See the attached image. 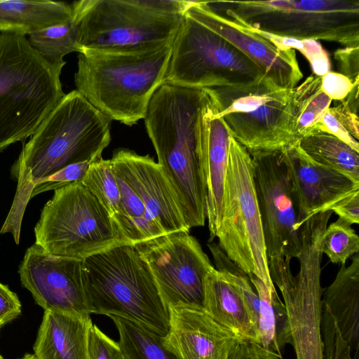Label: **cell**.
I'll list each match as a JSON object with an SVG mask.
<instances>
[{
    "label": "cell",
    "mask_w": 359,
    "mask_h": 359,
    "mask_svg": "<svg viewBox=\"0 0 359 359\" xmlns=\"http://www.w3.org/2000/svg\"><path fill=\"white\" fill-rule=\"evenodd\" d=\"M111 123L76 90L65 95L11 168L17 189L1 234L11 233L19 243L23 215L36 184L67 165L102 157L111 141Z\"/></svg>",
    "instance_id": "1"
},
{
    "label": "cell",
    "mask_w": 359,
    "mask_h": 359,
    "mask_svg": "<svg viewBox=\"0 0 359 359\" xmlns=\"http://www.w3.org/2000/svg\"><path fill=\"white\" fill-rule=\"evenodd\" d=\"M212 100L208 88L164 83L151 98L144 118L157 163L181 201L189 229L203 226L206 219L201 149Z\"/></svg>",
    "instance_id": "2"
},
{
    "label": "cell",
    "mask_w": 359,
    "mask_h": 359,
    "mask_svg": "<svg viewBox=\"0 0 359 359\" xmlns=\"http://www.w3.org/2000/svg\"><path fill=\"white\" fill-rule=\"evenodd\" d=\"M174 41L142 50L79 53L76 90L111 121L136 124L164 83Z\"/></svg>",
    "instance_id": "3"
},
{
    "label": "cell",
    "mask_w": 359,
    "mask_h": 359,
    "mask_svg": "<svg viewBox=\"0 0 359 359\" xmlns=\"http://www.w3.org/2000/svg\"><path fill=\"white\" fill-rule=\"evenodd\" d=\"M190 1L81 0L73 3L78 53L136 51L173 41Z\"/></svg>",
    "instance_id": "4"
},
{
    "label": "cell",
    "mask_w": 359,
    "mask_h": 359,
    "mask_svg": "<svg viewBox=\"0 0 359 359\" xmlns=\"http://www.w3.org/2000/svg\"><path fill=\"white\" fill-rule=\"evenodd\" d=\"M64 65L45 59L25 36L0 34V152L32 136L65 96Z\"/></svg>",
    "instance_id": "5"
},
{
    "label": "cell",
    "mask_w": 359,
    "mask_h": 359,
    "mask_svg": "<svg viewBox=\"0 0 359 359\" xmlns=\"http://www.w3.org/2000/svg\"><path fill=\"white\" fill-rule=\"evenodd\" d=\"M82 272L90 314L123 318L165 336L168 309L134 246L121 245L91 255L83 260Z\"/></svg>",
    "instance_id": "6"
},
{
    "label": "cell",
    "mask_w": 359,
    "mask_h": 359,
    "mask_svg": "<svg viewBox=\"0 0 359 359\" xmlns=\"http://www.w3.org/2000/svg\"><path fill=\"white\" fill-rule=\"evenodd\" d=\"M203 2L217 15L249 29L359 47V0Z\"/></svg>",
    "instance_id": "7"
},
{
    "label": "cell",
    "mask_w": 359,
    "mask_h": 359,
    "mask_svg": "<svg viewBox=\"0 0 359 359\" xmlns=\"http://www.w3.org/2000/svg\"><path fill=\"white\" fill-rule=\"evenodd\" d=\"M327 210L307 219L299 229V269L294 276L290 260L268 258L271 278L280 290L286 307L297 359H323L321 337L322 240L332 214Z\"/></svg>",
    "instance_id": "8"
},
{
    "label": "cell",
    "mask_w": 359,
    "mask_h": 359,
    "mask_svg": "<svg viewBox=\"0 0 359 359\" xmlns=\"http://www.w3.org/2000/svg\"><path fill=\"white\" fill-rule=\"evenodd\" d=\"M34 235L35 244L46 253L81 260L124 245L112 218L81 181L54 191Z\"/></svg>",
    "instance_id": "9"
},
{
    "label": "cell",
    "mask_w": 359,
    "mask_h": 359,
    "mask_svg": "<svg viewBox=\"0 0 359 359\" xmlns=\"http://www.w3.org/2000/svg\"><path fill=\"white\" fill-rule=\"evenodd\" d=\"M217 244L248 275L269 288L271 278L262 220L256 196L252 157L231 137Z\"/></svg>",
    "instance_id": "10"
},
{
    "label": "cell",
    "mask_w": 359,
    "mask_h": 359,
    "mask_svg": "<svg viewBox=\"0 0 359 359\" xmlns=\"http://www.w3.org/2000/svg\"><path fill=\"white\" fill-rule=\"evenodd\" d=\"M209 89L218 104L217 115L231 137L248 151L291 145L293 88H280L263 77L248 84Z\"/></svg>",
    "instance_id": "11"
},
{
    "label": "cell",
    "mask_w": 359,
    "mask_h": 359,
    "mask_svg": "<svg viewBox=\"0 0 359 359\" xmlns=\"http://www.w3.org/2000/svg\"><path fill=\"white\" fill-rule=\"evenodd\" d=\"M263 77L257 65L237 48L184 15L173 43L164 83L209 88L248 84Z\"/></svg>",
    "instance_id": "12"
},
{
    "label": "cell",
    "mask_w": 359,
    "mask_h": 359,
    "mask_svg": "<svg viewBox=\"0 0 359 359\" xmlns=\"http://www.w3.org/2000/svg\"><path fill=\"white\" fill-rule=\"evenodd\" d=\"M134 247L167 307H203L205 278L215 266L189 232L165 234Z\"/></svg>",
    "instance_id": "13"
},
{
    "label": "cell",
    "mask_w": 359,
    "mask_h": 359,
    "mask_svg": "<svg viewBox=\"0 0 359 359\" xmlns=\"http://www.w3.org/2000/svg\"><path fill=\"white\" fill-rule=\"evenodd\" d=\"M280 150L249 153L267 257L291 260L301 252L300 229L297 228V205Z\"/></svg>",
    "instance_id": "14"
},
{
    "label": "cell",
    "mask_w": 359,
    "mask_h": 359,
    "mask_svg": "<svg viewBox=\"0 0 359 359\" xmlns=\"http://www.w3.org/2000/svg\"><path fill=\"white\" fill-rule=\"evenodd\" d=\"M82 266L83 260L49 255L34 243L27 250L18 272L22 285L44 311L90 314Z\"/></svg>",
    "instance_id": "15"
},
{
    "label": "cell",
    "mask_w": 359,
    "mask_h": 359,
    "mask_svg": "<svg viewBox=\"0 0 359 359\" xmlns=\"http://www.w3.org/2000/svg\"><path fill=\"white\" fill-rule=\"evenodd\" d=\"M185 15L222 36L254 62L276 86L292 89L303 77L294 50H281L255 31L191 1Z\"/></svg>",
    "instance_id": "16"
},
{
    "label": "cell",
    "mask_w": 359,
    "mask_h": 359,
    "mask_svg": "<svg viewBox=\"0 0 359 359\" xmlns=\"http://www.w3.org/2000/svg\"><path fill=\"white\" fill-rule=\"evenodd\" d=\"M114 171L135 191L165 234L189 232L181 201L162 167L149 156L118 149L110 159Z\"/></svg>",
    "instance_id": "17"
},
{
    "label": "cell",
    "mask_w": 359,
    "mask_h": 359,
    "mask_svg": "<svg viewBox=\"0 0 359 359\" xmlns=\"http://www.w3.org/2000/svg\"><path fill=\"white\" fill-rule=\"evenodd\" d=\"M280 153L292 184L298 229L313 215L331 210L337 202L359 190V183L315 162L297 143Z\"/></svg>",
    "instance_id": "18"
},
{
    "label": "cell",
    "mask_w": 359,
    "mask_h": 359,
    "mask_svg": "<svg viewBox=\"0 0 359 359\" xmlns=\"http://www.w3.org/2000/svg\"><path fill=\"white\" fill-rule=\"evenodd\" d=\"M166 348L180 359H227L241 339L216 322L202 306L168 307Z\"/></svg>",
    "instance_id": "19"
},
{
    "label": "cell",
    "mask_w": 359,
    "mask_h": 359,
    "mask_svg": "<svg viewBox=\"0 0 359 359\" xmlns=\"http://www.w3.org/2000/svg\"><path fill=\"white\" fill-rule=\"evenodd\" d=\"M218 109V104L213 94V100L205 114V132L201 149V165L206 188L205 215L210 232L209 241L216 238L221 223L231 139L225 124L217 115Z\"/></svg>",
    "instance_id": "20"
},
{
    "label": "cell",
    "mask_w": 359,
    "mask_h": 359,
    "mask_svg": "<svg viewBox=\"0 0 359 359\" xmlns=\"http://www.w3.org/2000/svg\"><path fill=\"white\" fill-rule=\"evenodd\" d=\"M90 314L44 311L34 354L39 359H88Z\"/></svg>",
    "instance_id": "21"
},
{
    "label": "cell",
    "mask_w": 359,
    "mask_h": 359,
    "mask_svg": "<svg viewBox=\"0 0 359 359\" xmlns=\"http://www.w3.org/2000/svg\"><path fill=\"white\" fill-rule=\"evenodd\" d=\"M203 307L241 340L260 343L257 325L242 297L215 268L205 278Z\"/></svg>",
    "instance_id": "22"
},
{
    "label": "cell",
    "mask_w": 359,
    "mask_h": 359,
    "mask_svg": "<svg viewBox=\"0 0 359 359\" xmlns=\"http://www.w3.org/2000/svg\"><path fill=\"white\" fill-rule=\"evenodd\" d=\"M323 304L333 316L344 339L358 359L359 348V255L342 264L331 285L324 289Z\"/></svg>",
    "instance_id": "23"
},
{
    "label": "cell",
    "mask_w": 359,
    "mask_h": 359,
    "mask_svg": "<svg viewBox=\"0 0 359 359\" xmlns=\"http://www.w3.org/2000/svg\"><path fill=\"white\" fill-rule=\"evenodd\" d=\"M72 17V6L62 1L0 0L1 33L30 35Z\"/></svg>",
    "instance_id": "24"
},
{
    "label": "cell",
    "mask_w": 359,
    "mask_h": 359,
    "mask_svg": "<svg viewBox=\"0 0 359 359\" xmlns=\"http://www.w3.org/2000/svg\"><path fill=\"white\" fill-rule=\"evenodd\" d=\"M248 276L259 299V342L264 348L282 356L286 345L292 346L286 307L280 300L276 287H268L252 274Z\"/></svg>",
    "instance_id": "25"
},
{
    "label": "cell",
    "mask_w": 359,
    "mask_h": 359,
    "mask_svg": "<svg viewBox=\"0 0 359 359\" xmlns=\"http://www.w3.org/2000/svg\"><path fill=\"white\" fill-rule=\"evenodd\" d=\"M297 144L315 162L359 183V151L334 135L313 128Z\"/></svg>",
    "instance_id": "26"
},
{
    "label": "cell",
    "mask_w": 359,
    "mask_h": 359,
    "mask_svg": "<svg viewBox=\"0 0 359 359\" xmlns=\"http://www.w3.org/2000/svg\"><path fill=\"white\" fill-rule=\"evenodd\" d=\"M332 101L321 90V76L313 74L293 88L291 145L297 143L318 123Z\"/></svg>",
    "instance_id": "27"
},
{
    "label": "cell",
    "mask_w": 359,
    "mask_h": 359,
    "mask_svg": "<svg viewBox=\"0 0 359 359\" xmlns=\"http://www.w3.org/2000/svg\"><path fill=\"white\" fill-rule=\"evenodd\" d=\"M118 333V344L125 359H180L166 348L162 336L132 320L108 316Z\"/></svg>",
    "instance_id": "28"
},
{
    "label": "cell",
    "mask_w": 359,
    "mask_h": 359,
    "mask_svg": "<svg viewBox=\"0 0 359 359\" xmlns=\"http://www.w3.org/2000/svg\"><path fill=\"white\" fill-rule=\"evenodd\" d=\"M30 45L48 61L65 65L67 54L78 52L77 27L73 18L29 35Z\"/></svg>",
    "instance_id": "29"
},
{
    "label": "cell",
    "mask_w": 359,
    "mask_h": 359,
    "mask_svg": "<svg viewBox=\"0 0 359 359\" xmlns=\"http://www.w3.org/2000/svg\"><path fill=\"white\" fill-rule=\"evenodd\" d=\"M81 182L112 219L118 213L120 194L110 159L100 157L91 162Z\"/></svg>",
    "instance_id": "30"
},
{
    "label": "cell",
    "mask_w": 359,
    "mask_h": 359,
    "mask_svg": "<svg viewBox=\"0 0 359 359\" xmlns=\"http://www.w3.org/2000/svg\"><path fill=\"white\" fill-rule=\"evenodd\" d=\"M359 252V237L344 220L327 225L323 236L322 252L333 264H345L347 259Z\"/></svg>",
    "instance_id": "31"
},
{
    "label": "cell",
    "mask_w": 359,
    "mask_h": 359,
    "mask_svg": "<svg viewBox=\"0 0 359 359\" xmlns=\"http://www.w3.org/2000/svg\"><path fill=\"white\" fill-rule=\"evenodd\" d=\"M252 30L266 38L281 50L292 49L299 50L309 62L313 74L323 76L330 71L331 64L329 55L317 41L283 37L255 29Z\"/></svg>",
    "instance_id": "32"
},
{
    "label": "cell",
    "mask_w": 359,
    "mask_h": 359,
    "mask_svg": "<svg viewBox=\"0 0 359 359\" xmlns=\"http://www.w3.org/2000/svg\"><path fill=\"white\" fill-rule=\"evenodd\" d=\"M90 163V162L84 161L67 165L39 182L34 187L31 198L43 192L50 190L55 191L72 183L81 181Z\"/></svg>",
    "instance_id": "33"
},
{
    "label": "cell",
    "mask_w": 359,
    "mask_h": 359,
    "mask_svg": "<svg viewBox=\"0 0 359 359\" xmlns=\"http://www.w3.org/2000/svg\"><path fill=\"white\" fill-rule=\"evenodd\" d=\"M88 359H125L118 342L93 323L88 330Z\"/></svg>",
    "instance_id": "34"
},
{
    "label": "cell",
    "mask_w": 359,
    "mask_h": 359,
    "mask_svg": "<svg viewBox=\"0 0 359 359\" xmlns=\"http://www.w3.org/2000/svg\"><path fill=\"white\" fill-rule=\"evenodd\" d=\"M359 83H353L346 76L329 72L321 76V90L332 100L340 101L345 99Z\"/></svg>",
    "instance_id": "35"
},
{
    "label": "cell",
    "mask_w": 359,
    "mask_h": 359,
    "mask_svg": "<svg viewBox=\"0 0 359 359\" xmlns=\"http://www.w3.org/2000/svg\"><path fill=\"white\" fill-rule=\"evenodd\" d=\"M227 359H283L276 353L264 348L260 343L240 341L230 351Z\"/></svg>",
    "instance_id": "36"
},
{
    "label": "cell",
    "mask_w": 359,
    "mask_h": 359,
    "mask_svg": "<svg viewBox=\"0 0 359 359\" xmlns=\"http://www.w3.org/2000/svg\"><path fill=\"white\" fill-rule=\"evenodd\" d=\"M334 58L338 61L340 74L348 77L353 83L358 81L359 47H344L334 52Z\"/></svg>",
    "instance_id": "37"
},
{
    "label": "cell",
    "mask_w": 359,
    "mask_h": 359,
    "mask_svg": "<svg viewBox=\"0 0 359 359\" xmlns=\"http://www.w3.org/2000/svg\"><path fill=\"white\" fill-rule=\"evenodd\" d=\"M21 313V303L15 293L0 283V324L16 318Z\"/></svg>",
    "instance_id": "38"
},
{
    "label": "cell",
    "mask_w": 359,
    "mask_h": 359,
    "mask_svg": "<svg viewBox=\"0 0 359 359\" xmlns=\"http://www.w3.org/2000/svg\"><path fill=\"white\" fill-rule=\"evenodd\" d=\"M351 349L339 333H330L323 339V359H353Z\"/></svg>",
    "instance_id": "39"
},
{
    "label": "cell",
    "mask_w": 359,
    "mask_h": 359,
    "mask_svg": "<svg viewBox=\"0 0 359 359\" xmlns=\"http://www.w3.org/2000/svg\"><path fill=\"white\" fill-rule=\"evenodd\" d=\"M331 210L350 225L359 223V190L337 202Z\"/></svg>",
    "instance_id": "40"
},
{
    "label": "cell",
    "mask_w": 359,
    "mask_h": 359,
    "mask_svg": "<svg viewBox=\"0 0 359 359\" xmlns=\"http://www.w3.org/2000/svg\"><path fill=\"white\" fill-rule=\"evenodd\" d=\"M22 359H39L35 354H26Z\"/></svg>",
    "instance_id": "41"
},
{
    "label": "cell",
    "mask_w": 359,
    "mask_h": 359,
    "mask_svg": "<svg viewBox=\"0 0 359 359\" xmlns=\"http://www.w3.org/2000/svg\"><path fill=\"white\" fill-rule=\"evenodd\" d=\"M0 359H4V358L2 357V355L0 354Z\"/></svg>",
    "instance_id": "42"
},
{
    "label": "cell",
    "mask_w": 359,
    "mask_h": 359,
    "mask_svg": "<svg viewBox=\"0 0 359 359\" xmlns=\"http://www.w3.org/2000/svg\"><path fill=\"white\" fill-rule=\"evenodd\" d=\"M1 327H2V325L0 324V329H1Z\"/></svg>",
    "instance_id": "43"
}]
</instances>
